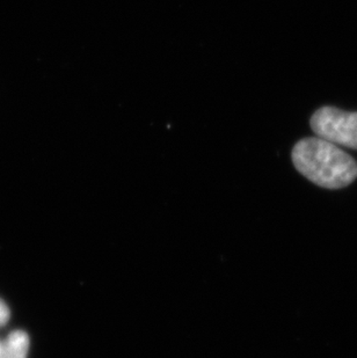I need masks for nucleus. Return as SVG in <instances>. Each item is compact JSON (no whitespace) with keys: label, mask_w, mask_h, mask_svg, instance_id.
I'll return each mask as SVG.
<instances>
[{"label":"nucleus","mask_w":357,"mask_h":358,"mask_svg":"<svg viewBox=\"0 0 357 358\" xmlns=\"http://www.w3.org/2000/svg\"><path fill=\"white\" fill-rule=\"evenodd\" d=\"M29 338L22 331L10 333L0 345V358H27Z\"/></svg>","instance_id":"obj_3"},{"label":"nucleus","mask_w":357,"mask_h":358,"mask_svg":"<svg viewBox=\"0 0 357 358\" xmlns=\"http://www.w3.org/2000/svg\"><path fill=\"white\" fill-rule=\"evenodd\" d=\"M312 131L335 145L357 150V112L323 107L310 120Z\"/></svg>","instance_id":"obj_2"},{"label":"nucleus","mask_w":357,"mask_h":358,"mask_svg":"<svg viewBox=\"0 0 357 358\" xmlns=\"http://www.w3.org/2000/svg\"><path fill=\"white\" fill-rule=\"evenodd\" d=\"M291 159L302 176L326 189H341L357 178V162L321 137L300 139L293 146Z\"/></svg>","instance_id":"obj_1"},{"label":"nucleus","mask_w":357,"mask_h":358,"mask_svg":"<svg viewBox=\"0 0 357 358\" xmlns=\"http://www.w3.org/2000/svg\"><path fill=\"white\" fill-rule=\"evenodd\" d=\"M10 319V310L7 308L6 304L0 299V326L6 324Z\"/></svg>","instance_id":"obj_4"}]
</instances>
